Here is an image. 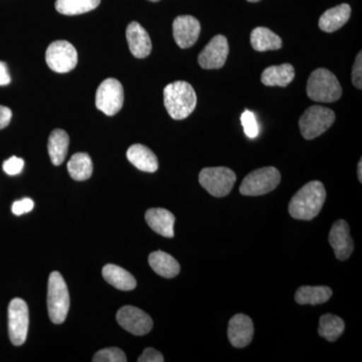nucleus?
<instances>
[{
	"instance_id": "obj_1",
	"label": "nucleus",
	"mask_w": 362,
	"mask_h": 362,
	"mask_svg": "<svg viewBox=\"0 0 362 362\" xmlns=\"http://www.w3.org/2000/svg\"><path fill=\"white\" fill-rule=\"evenodd\" d=\"M326 201V189L320 181L313 180L305 185L292 197L289 214L293 218L311 221L320 213Z\"/></svg>"
},
{
	"instance_id": "obj_2",
	"label": "nucleus",
	"mask_w": 362,
	"mask_h": 362,
	"mask_svg": "<svg viewBox=\"0 0 362 362\" xmlns=\"http://www.w3.org/2000/svg\"><path fill=\"white\" fill-rule=\"evenodd\" d=\"M164 106L175 120L187 118L197 107V98L189 83L176 81L166 86L163 90Z\"/></svg>"
},
{
	"instance_id": "obj_3",
	"label": "nucleus",
	"mask_w": 362,
	"mask_h": 362,
	"mask_svg": "<svg viewBox=\"0 0 362 362\" xmlns=\"http://www.w3.org/2000/svg\"><path fill=\"white\" fill-rule=\"evenodd\" d=\"M307 95L318 103H333L342 96V88L337 76L320 68L311 74L307 83Z\"/></svg>"
},
{
	"instance_id": "obj_4",
	"label": "nucleus",
	"mask_w": 362,
	"mask_h": 362,
	"mask_svg": "<svg viewBox=\"0 0 362 362\" xmlns=\"http://www.w3.org/2000/svg\"><path fill=\"white\" fill-rule=\"evenodd\" d=\"M47 309L52 322H65L70 309V295L63 276L59 272H52L47 285Z\"/></svg>"
},
{
	"instance_id": "obj_5",
	"label": "nucleus",
	"mask_w": 362,
	"mask_h": 362,
	"mask_svg": "<svg viewBox=\"0 0 362 362\" xmlns=\"http://www.w3.org/2000/svg\"><path fill=\"white\" fill-rule=\"evenodd\" d=\"M335 113L326 107H309L299 120L300 131L306 140H313L329 129L335 122Z\"/></svg>"
},
{
	"instance_id": "obj_6",
	"label": "nucleus",
	"mask_w": 362,
	"mask_h": 362,
	"mask_svg": "<svg viewBox=\"0 0 362 362\" xmlns=\"http://www.w3.org/2000/svg\"><path fill=\"white\" fill-rule=\"evenodd\" d=\"M281 175L277 168H263L249 173L243 180L240 192L247 197H259L273 192L280 185Z\"/></svg>"
},
{
	"instance_id": "obj_7",
	"label": "nucleus",
	"mask_w": 362,
	"mask_h": 362,
	"mask_svg": "<svg viewBox=\"0 0 362 362\" xmlns=\"http://www.w3.org/2000/svg\"><path fill=\"white\" fill-rule=\"evenodd\" d=\"M199 183L214 197H225L232 192L237 176L228 168H206L199 173Z\"/></svg>"
},
{
	"instance_id": "obj_8",
	"label": "nucleus",
	"mask_w": 362,
	"mask_h": 362,
	"mask_svg": "<svg viewBox=\"0 0 362 362\" xmlns=\"http://www.w3.org/2000/svg\"><path fill=\"white\" fill-rule=\"evenodd\" d=\"M45 61L52 71L59 74L69 73L77 66V49L66 40H56L47 47Z\"/></svg>"
},
{
	"instance_id": "obj_9",
	"label": "nucleus",
	"mask_w": 362,
	"mask_h": 362,
	"mask_svg": "<svg viewBox=\"0 0 362 362\" xmlns=\"http://www.w3.org/2000/svg\"><path fill=\"white\" fill-rule=\"evenodd\" d=\"M124 104L123 86L113 78H106L98 88L96 107L107 116H113L122 109Z\"/></svg>"
},
{
	"instance_id": "obj_10",
	"label": "nucleus",
	"mask_w": 362,
	"mask_h": 362,
	"mask_svg": "<svg viewBox=\"0 0 362 362\" xmlns=\"http://www.w3.org/2000/svg\"><path fill=\"white\" fill-rule=\"evenodd\" d=\"M28 304L21 298L11 300L8 306V334L11 341L16 346H21L28 337Z\"/></svg>"
},
{
	"instance_id": "obj_11",
	"label": "nucleus",
	"mask_w": 362,
	"mask_h": 362,
	"mask_svg": "<svg viewBox=\"0 0 362 362\" xmlns=\"http://www.w3.org/2000/svg\"><path fill=\"white\" fill-rule=\"evenodd\" d=\"M117 322L131 334L143 337L151 331L153 321L148 314L134 306H124L117 312Z\"/></svg>"
},
{
	"instance_id": "obj_12",
	"label": "nucleus",
	"mask_w": 362,
	"mask_h": 362,
	"mask_svg": "<svg viewBox=\"0 0 362 362\" xmlns=\"http://www.w3.org/2000/svg\"><path fill=\"white\" fill-rule=\"evenodd\" d=\"M228 52V39L225 35H218L202 49L197 61L204 70H218L225 66Z\"/></svg>"
},
{
	"instance_id": "obj_13",
	"label": "nucleus",
	"mask_w": 362,
	"mask_h": 362,
	"mask_svg": "<svg viewBox=\"0 0 362 362\" xmlns=\"http://www.w3.org/2000/svg\"><path fill=\"white\" fill-rule=\"evenodd\" d=\"M202 26L192 16H180L173 21V37L181 49H189L199 40Z\"/></svg>"
},
{
	"instance_id": "obj_14",
	"label": "nucleus",
	"mask_w": 362,
	"mask_h": 362,
	"mask_svg": "<svg viewBox=\"0 0 362 362\" xmlns=\"http://www.w3.org/2000/svg\"><path fill=\"white\" fill-rule=\"evenodd\" d=\"M330 246L334 251L335 256L339 261H346L354 252V240L350 235L349 223L344 220H339L333 223L329 233Z\"/></svg>"
},
{
	"instance_id": "obj_15",
	"label": "nucleus",
	"mask_w": 362,
	"mask_h": 362,
	"mask_svg": "<svg viewBox=\"0 0 362 362\" xmlns=\"http://www.w3.org/2000/svg\"><path fill=\"white\" fill-rule=\"evenodd\" d=\"M254 324L252 319L245 314H237L228 322V337L233 346L244 349L252 342L254 337Z\"/></svg>"
},
{
	"instance_id": "obj_16",
	"label": "nucleus",
	"mask_w": 362,
	"mask_h": 362,
	"mask_svg": "<svg viewBox=\"0 0 362 362\" xmlns=\"http://www.w3.org/2000/svg\"><path fill=\"white\" fill-rule=\"evenodd\" d=\"M126 39L131 54L137 59H144L148 57L152 51V42L148 33L140 23L132 21L126 30Z\"/></svg>"
},
{
	"instance_id": "obj_17",
	"label": "nucleus",
	"mask_w": 362,
	"mask_h": 362,
	"mask_svg": "<svg viewBox=\"0 0 362 362\" xmlns=\"http://www.w3.org/2000/svg\"><path fill=\"white\" fill-rule=\"evenodd\" d=\"M145 220L150 228L162 237H175V216L168 209L160 207L149 209L145 214Z\"/></svg>"
},
{
	"instance_id": "obj_18",
	"label": "nucleus",
	"mask_w": 362,
	"mask_h": 362,
	"mask_svg": "<svg viewBox=\"0 0 362 362\" xmlns=\"http://www.w3.org/2000/svg\"><path fill=\"white\" fill-rule=\"evenodd\" d=\"M350 16H351V7L349 4H342L332 7L321 16L319 20V28L325 33L337 32L349 21Z\"/></svg>"
},
{
	"instance_id": "obj_19",
	"label": "nucleus",
	"mask_w": 362,
	"mask_h": 362,
	"mask_svg": "<svg viewBox=\"0 0 362 362\" xmlns=\"http://www.w3.org/2000/svg\"><path fill=\"white\" fill-rule=\"evenodd\" d=\"M128 160L139 170L153 173L158 169V159L156 154L142 144H134L127 150Z\"/></svg>"
},
{
	"instance_id": "obj_20",
	"label": "nucleus",
	"mask_w": 362,
	"mask_h": 362,
	"mask_svg": "<svg viewBox=\"0 0 362 362\" xmlns=\"http://www.w3.org/2000/svg\"><path fill=\"white\" fill-rule=\"evenodd\" d=\"M295 78L294 66L291 64L271 66L262 73L261 81L268 87L285 88L293 82Z\"/></svg>"
},
{
	"instance_id": "obj_21",
	"label": "nucleus",
	"mask_w": 362,
	"mask_h": 362,
	"mask_svg": "<svg viewBox=\"0 0 362 362\" xmlns=\"http://www.w3.org/2000/svg\"><path fill=\"white\" fill-rule=\"evenodd\" d=\"M102 275L109 284L121 291H131L135 289L137 285L135 278L129 272L114 264L105 266L102 270Z\"/></svg>"
},
{
	"instance_id": "obj_22",
	"label": "nucleus",
	"mask_w": 362,
	"mask_h": 362,
	"mask_svg": "<svg viewBox=\"0 0 362 362\" xmlns=\"http://www.w3.org/2000/svg\"><path fill=\"white\" fill-rule=\"evenodd\" d=\"M149 265L156 274L166 279L175 278L180 274V263L168 252H151L148 258Z\"/></svg>"
},
{
	"instance_id": "obj_23",
	"label": "nucleus",
	"mask_w": 362,
	"mask_h": 362,
	"mask_svg": "<svg viewBox=\"0 0 362 362\" xmlns=\"http://www.w3.org/2000/svg\"><path fill=\"white\" fill-rule=\"evenodd\" d=\"M251 45L257 52L276 51L283 47V42L278 35L269 28L259 26L252 30Z\"/></svg>"
},
{
	"instance_id": "obj_24",
	"label": "nucleus",
	"mask_w": 362,
	"mask_h": 362,
	"mask_svg": "<svg viewBox=\"0 0 362 362\" xmlns=\"http://www.w3.org/2000/svg\"><path fill=\"white\" fill-rule=\"evenodd\" d=\"M69 144H70V137L66 131L62 129L52 131L49 137L47 150L54 165H61L65 161Z\"/></svg>"
},
{
	"instance_id": "obj_25",
	"label": "nucleus",
	"mask_w": 362,
	"mask_h": 362,
	"mask_svg": "<svg viewBox=\"0 0 362 362\" xmlns=\"http://www.w3.org/2000/svg\"><path fill=\"white\" fill-rule=\"evenodd\" d=\"M332 296V290L326 286H303L297 290L295 300L300 305H319L326 303Z\"/></svg>"
},
{
	"instance_id": "obj_26",
	"label": "nucleus",
	"mask_w": 362,
	"mask_h": 362,
	"mask_svg": "<svg viewBox=\"0 0 362 362\" xmlns=\"http://www.w3.org/2000/svg\"><path fill=\"white\" fill-rule=\"evenodd\" d=\"M68 171L71 177L77 181L89 180L93 173V162L87 153L74 154L68 162Z\"/></svg>"
},
{
	"instance_id": "obj_27",
	"label": "nucleus",
	"mask_w": 362,
	"mask_h": 362,
	"mask_svg": "<svg viewBox=\"0 0 362 362\" xmlns=\"http://www.w3.org/2000/svg\"><path fill=\"white\" fill-rule=\"evenodd\" d=\"M345 324L340 317L333 314L321 316L319 321L318 334L330 342L337 341L344 331Z\"/></svg>"
},
{
	"instance_id": "obj_28",
	"label": "nucleus",
	"mask_w": 362,
	"mask_h": 362,
	"mask_svg": "<svg viewBox=\"0 0 362 362\" xmlns=\"http://www.w3.org/2000/svg\"><path fill=\"white\" fill-rule=\"evenodd\" d=\"M101 4V0H57L56 9L65 16H78L94 11Z\"/></svg>"
},
{
	"instance_id": "obj_29",
	"label": "nucleus",
	"mask_w": 362,
	"mask_h": 362,
	"mask_svg": "<svg viewBox=\"0 0 362 362\" xmlns=\"http://www.w3.org/2000/svg\"><path fill=\"white\" fill-rule=\"evenodd\" d=\"M94 362H126L127 357L124 354L123 350L117 349V347H110L98 351L93 357Z\"/></svg>"
},
{
	"instance_id": "obj_30",
	"label": "nucleus",
	"mask_w": 362,
	"mask_h": 362,
	"mask_svg": "<svg viewBox=\"0 0 362 362\" xmlns=\"http://www.w3.org/2000/svg\"><path fill=\"white\" fill-rule=\"evenodd\" d=\"M240 122L244 127L245 133L247 137L254 139L259 134V125L257 122L256 116L252 112L246 110L240 116Z\"/></svg>"
},
{
	"instance_id": "obj_31",
	"label": "nucleus",
	"mask_w": 362,
	"mask_h": 362,
	"mask_svg": "<svg viewBox=\"0 0 362 362\" xmlns=\"http://www.w3.org/2000/svg\"><path fill=\"white\" fill-rule=\"evenodd\" d=\"M23 166H25V161L20 157L13 156L11 158L4 162V173L8 175H18L23 171Z\"/></svg>"
},
{
	"instance_id": "obj_32",
	"label": "nucleus",
	"mask_w": 362,
	"mask_h": 362,
	"mask_svg": "<svg viewBox=\"0 0 362 362\" xmlns=\"http://www.w3.org/2000/svg\"><path fill=\"white\" fill-rule=\"evenodd\" d=\"M362 52H358L352 68V84L357 89H362Z\"/></svg>"
},
{
	"instance_id": "obj_33",
	"label": "nucleus",
	"mask_w": 362,
	"mask_h": 362,
	"mask_svg": "<svg viewBox=\"0 0 362 362\" xmlns=\"http://www.w3.org/2000/svg\"><path fill=\"white\" fill-rule=\"evenodd\" d=\"M33 206H35V202L33 199L25 197L21 201L14 202L11 209H13V213L16 216H21V214L30 213V211H33Z\"/></svg>"
},
{
	"instance_id": "obj_34",
	"label": "nucleus",
	"mask_w": 362,
	"mask_h": 362,
	"mask_svg": "<svg viewBox=\"0 0 362 362\" xmlns=\"http://www.w3.org/2000/svg\"><path fill=\"white\" fill-rule=\"evenodd\" d=\"M138 362H163L164 357L154 349H146L137 359Z\"/></svg>"
},
{
	"instance_id": "obj_35",
	"label": "nucleus",
	"mask_w": 362,
	"mask_h": 362,
	"mask_svg": "<svg viewBox=\"0 0 362 362\" xmlns=\"http://www.w3.org/2000/svg\"><path fill=\"white\" fill-rule=\"evenodd\" d=\"M13 112L6 106H0V130L7 127L11 123Z\"/></svg>"
},
{
	"instance_id": "obj_36",
	"label": "nucleus",
	"mask_w": 362,
	"mask_h": 362,
	"mask_svg": "<svg viewBox=\"0 0 362 362\" xmlns=\"http://www.w3.org/2000/svg\"><path fill=\"white\" fill-rule=\"evenodd\" d=\"M8 68L4 62H0V86H7L11 83Z\"/></svg>"
},
{
	"instance_id": "obj_37",
	"label": "nucleus",
	"mask_w": 362,
	"mask_h": 362,
	"mask_svg": "<svg viewBox=\"0 0 362 362\" xmlns=\"http://www.w3.org/2000/svg\"><path fill=\"white\" fill-rule=\"evenodd\" d=\"M357 176H358V180L362 182V160L358 162V168H357Z\"/></svg>"
},
{
	"instance_id": "obj_38",
	"label": "nucleus",
	"mask_w": 362,
	"mask_h": 362,
	"mask_svg": "<svg viewBox=\"0 0 362 362\" xmlns=\"http://www.w3.org/2000/svg\"><path fill=\"white\" fill-rule=\"evenodd\" d=\"M247 1H249V2H258V1H259V0H247Z\"/></svg>"
},
{
	"instance_id": "obj_39",
	"label": "nucleus",
	"mask_w": 362,
	"mask_h": 362,
	"mask_svg": "<svg viewBox=\"0 0 362 362\" xmlns=\"http://www.w3.org/2000/svg\"><path fill=\"white\" fill-rule=\"evenodd\" d=\"M149 1L157 2V1H159V0H149Z\"/></svg>"
}]
</instances>
